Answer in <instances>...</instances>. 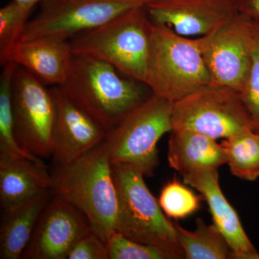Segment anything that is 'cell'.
Listing matches in <instances>:
<instances>
[{
    "instance_id": "cell-4",
    "label": "cell",
    "mask_w": 259,
    "mask_h": 259,
    "mask_svg": "<svg viewBox=\"0 0 259 259\" xmlns=\"http://www.w3.org/2000/svg\"><path fill=\"white\" fill-rule=\"evenodd\" d=\"M210 83L195 39L151 21L145 83L152 93L175 102Z\"/></svg>"
},
{
    "instance_id": "cell-12",
    "label": "cell",
    "mask_w": 259,
    "mask_h": 259,
    "mask_svg": "<svg viewBox=\"0 0 259 259\" xmlns=\"http://www.w3.org/2000/svg\"><path fill=\"white\" fill-rule=\"evenodd\" d=\"M50 89L55 104L51 158L54 165L69 164L101 144L107 131L59 86Z\"/></svg>"
},
{
    "instance_id": "cell-2",
    "label": "cell",
    "mask_w": 259,
    "mask_h": 259,
    "mask_svg": "<svg viewBox=\"0 0 259 259\" xmlns=\"http://www.w3.org/2000/svg\"><path fill=\"white\" fill-rule=\"evenodd\" d=\"M51 192L85 214L92 231L105 243L115 232L117 190L103 141L69 164L54 165Z\"/></svg>"
},
{
    "instance_id": "cell-24",
    "label": "cell",
    "mask_w": 259,
    "mask_h": 259,
    "mask_svg": "<svg viewBox=\"0 0 259 259\" xmlns=\"http://www.w3.org/2000/svg\"><path fill=\"white\" fill-rule=\"evenodd\" d=\"M250 49L249 74L241 96L259 132V20L253 21Z\"/></svg>"
},
{
    "instance_id": "cell-1",
    "label": "cell",
    "mask_w": 259,
    "mask_h": 259,
    "mask_svg": "<svg viewBox=\"0 0 259 259\" xmlns=\"http://www.w3.org/2000/svg\"><path fill=\"white\" fill-rule=\"evenodd\" d=\"M59 87L107 131L152 94L146 83L105 61L75 55L66 80Z\"/></svg>"
},
{
    "instance_id": "cell-14",
    "label": "cell",
    "mask_w": 259,
    "mask_h": 259,
    "mask_svg": "<svg viewBox=\"0 0 259 259\" xmlns=\"http://www.w3.org/2000/svg\"><path fill=\"white\" fill-rule=\"evenodd\" d=\"M183 178L186 185L194 187L203 196L213 224L231 247V258L259 259V253L243 230L236 211L221 191L218 169L194 171Z\"/></svg>"
},
{
    "instance_id": "cell-28",
    "label": "cell",
    "mask_w": 259,
    "mask_h": 259,
    "mask_svg": "<svg viewBox=\"0 0 259 259\" xmlns=\"http://www.w3.org/2000/svg\"><path fill=\"white\" fill-rule=\"evenodd\" d=\"M16 1L22 2V3H33V4H39L42 0H16Z\"/></svg>"
},
{
    "instance_id": "cell-22",
    "label": "cell",
    "mask_w": 259,
    "mask_h": 259,
    "mask_svg": "<svg viewBox=\"0 0 259 259\" xmlns=\"http://www.w3.org/2000/svg\"><path fill=\"white\" fill-rule=\"evenodd\" d=\"M18 66L16 63L9 61L3 66L0 75V151H6L40 162L42 161L40 158L25 152L19 146L15 137L12 83Z\"/></svg>"
},
{
    "instance_id": "cell-9",
    "label": "cell",
    "mask_w": 259,
    "mask_h": 259,
    "mask_svg": "<svg viewBox=\"0 0 259 259\" xmlns=\"http://www.w3.org/2000/svg\"><path fill=\"white\" fill-rule=\"evenodd\" d=\"M12 105L19 146L35 157L51 158L55 104L51 89L18 65L12 83Z\"/></svg>"
},
{
    "instance_id": "cell-27",
    "label": "cell",
    "mask_w": 259,
    "mask_h": 259,
    "mask_svg": "<svg viewBox=\"0 0 259 259\" xmlns=\"http://www.w3.org/2000/svg\"><path fill=\"white\" fill-rule=\"evenodd\" d=\"M239 11L259 20V0H238Z\"/></svg>"
},
{
    "instance_id": "cell-3",
    "label": "cell",
    "mask_w": 259,
    "mask_h": 259,
    "mask_svg": "<svg viewBox=\"0 0 259 259\" xmlns=\"http://www.w3.org/2000/svg\"><path fill=\"white\" fill-rule=\"evenodd\" d=\"M117 190L115 232L133 241L151 245L185 258L171 222L145 183L144 175L128 165H112Z\"/></svg>"
},
{
    "instance_id": "cell-26",
    "label": "cell",
    "mask_w": 259,
    "mask_h": 259,
    "mask_svg": "<svg viewBox=\"0 0 259 259\" xmlns=\"http://www.w3.org/2000/svg\"><path fill=\"white\" fill-rule=\"evenodd\" d=\"M67 259H110L107 243L90 231L75 244Z\"/></svg>"
},
{
    "instance_id": "cell-15",
    "label": "cell",
    "mask_w": 259,
    "mask_h": 259,
    "mask_svg": "<svg viewBox=\"0 0 259 259\" xmlns=\"http://www.w3.org/2000/svg\"><path fill=\"white\" fill-rule=\"evenodd\" d=\"M73 56L70 40L45 35L20 42L10 61L28 70L46 86H61Z\"/></svg>"
},
{
    "instance_id": "cell-8",
    "label": "cell",
    "mask_w": 259,
    "mask_h": 259,
    "mask_svg": "<svg viewBox=\"0 0 259 259\" xmlns=\"http://www.w3.org/2000/svg\"><path fill=\"white\" fill-rule=\"evenodd\" d=\"M156 0H42L29 20L22 41L50 35L70 40L98 28L129 10ZM21 41V42H22Z\"/></svg>"
},
{
    "instance_id": "cell-10",
    "label": "cell",
    "mask_w": 259,
    "mask_h": 259,
    "mask_svg": "<svg viewBox=\"0 0 259 259\" xmlns=\"http://www.w3.org/2000/svg\"><path fill=\"white\" fill-rule=\"evenodd\" d=\"M254 20L238 12L212 31L195 37L212 83L242 93L249 74Z\"/></svg>"
},
{
    "instance_id": "cell-19",
    "label": "cell",
    "mask_w": 259,
    "mask_h": 259,
    "mask_svg": "<svg viewBox=\"0 0 259 259\" xmlns=\"http://www.w3.org/2000/svg\"><path fill=\"white\" fill-rule=\"evenodd\" d=\"M196 224L195 231H190L174 222L185 258H231V247L214 224L209 226L202 218H197Z\"/></svg>"
},
{
    "instance_id": "cell-16",
    "label": "cell",
    "mask_w": 259,
    "mask_h": 259,
    "mask_svg": "<svg viewBox=\"0 0 259 259\" xmlns=\"http://www.w3.org/2000/svg\"><path fill=\"white\" fill-rule=\"evenodd\" d=\"M52 179L42 161L0 151V200L3 211L51 190Z\"/></svg>"
},
{
    "instance_id": "cell-6",
    "label": "cell",
    "mask_w": 259,
    "mask_h": 259,
    "mask_svg": "<svg viewBox=\"0 0 259 259\" xmlns=\"http://www.w3.org/2000/svg\"><path fill=\"white\" fill-rule=\"evenodd\" d=\"M173 102L151 94L107 131L103 143L112 165H128L151 177L159 163L157 144L172 125Z\"/></svg>"
},
{
    "instance_id": "cell-7",
    "label": "cell",
    "mask_w": 259,
    "mask_h": 259,
    "mask_svg": "<svg viewBox=\"0 0 259 259\" xmlns=\"http://www.w3.org/2000/svg\"><path fill=\"white\" fill-rule=\"evenodd\" d=\"M171 120L173 128L192 130L214 140L257 131L241 93L212 83L173 102Z\"/></svg>"
},
{
    "instance_id": "cell-5",
    "label": "cell",
    "mask_w": 259,
    "mask_h": 259,
    "mask_svg": "<svg viewBox=\"0 0 259 259\" xmlns=\"http://www.w3.org/2000/svg\"><path fill=\"white\" fill-rule=\"evenodd\" d=\"M151 26L145 8H135L70 39L73 54L105 61L145 83Z\"/></svg>"
},
{
    "instance_id": "cell-18",
    "label": "cell",
    "mask_w": 259,
    "mask_h": 259,
    "mask_svg": "<svg viewBox=\"0 0 259 259\" xmlns=\"http://www.w3.org/2000/svg\"><path fill=\"white\" fill-rule=\"evenodd\" d=\"M51 190L4 212L0 228V258H21Z\"/></svg>"
},
{
    "instance_id": "cell-20",
    "label": "cell",
    "mask_w": 259,
    "mask_h": 259,
    "mask_svg": "<svg viewBox=\"0 0 259 259\" xmlns=\"http://www.w3.org/2000/svg\"><path fill=\"white\" fill-rule=\"evenodd\" d=\"M221 144L233 176L248 182L259 178V132L245 131L223 139Z\"/></svg>"
},
{
    "instance_id": "cell-17",
    "label": "cell",
    "mask_w": 259,
    "mask_h": 259,
    "mask_svg": "<svg viewBox=\"0 0 259 259\" xmlns=\"http://www.w3.org/2000/svg\"><path fill=\"white\" fill-rule=\"evenodd\" d=\"M168 161L170 167L182 176L197 171L218 169L226 164L221 144L197 131L173 128L168 139Z\"/></svg>"
},
{
    "instance_id": "cell-25",
    "label": "cell",
    "mask_w": 259,
    "mask_h": 259,
    "mask_svg": "<svg viewBox=\"0 0 259 259\" xmlns=\"http://www.w3.org/2000/svg\"><path fill=\"white\" fill-rule=\"evenodd\" d=\"M110 259H175L164 250L129 239L117 232L107 242Z\"/></svg>"
},
{
    "instance_id": "cell-23",
    "label": "cell",
    "mask_w": 259,
    "mask_h": 259,
    "mask_svg": "<svg viewBox=\"0 0 259 259\" xmlns=\"http://www.w3.org/2000/svg\"><path fill=\"white\" fill-rule=\"evenodd\" d=\"M201 199H203L202 194L197 195L175 179L163 187L158 202L167 217L178 220L197 212Z\"/></svg>"
},
{
    "instance_id": "cell-13",
    "label": "cell",
    "mask_w": 259,
    "mask_h": 259,
    "mask_svg": "<svg viewBox=\"0 0 259 259\" xmlns=\"http://www.w3.org/2000/svg\"><path fill=\"white\" fill-rule=\"evenodd\" d=\"M145 9L153 23L188 37L205 35L240 12L238 0H156Z\"/></svg>"
},
{
    "instance_id": "cell-11",
    "label": "cell",
    "mask_w": 259,
    "mask_h": 259,
    "mask_svg": "<svg viewBox=\"0 0 259 259\" xmlns=\"http://www.w3.org/2000/svg\"><path fill=\"white\" fill-rule=\"evenodd\" d=\"M92 231L88 218L69 201L52 194L42 209L22 259H66Z\"/></svg>"
},
{
    "instance_id": "cell-21",
    "label": "cell",
    "mask_w": 259,
    "mask_h": 259,
    "mask_svg": "<svg viewBox=\"0 0 259 259\" xmlns=\"http://www.w3.org/2000/svg\"><path fill=\"white\" fill-rule=\"evenodd\" d=\"M37 4L11 0L0 9V64L9 62Z\"/></svg>"
}]
</instances>
